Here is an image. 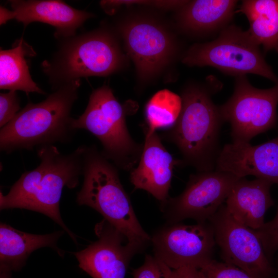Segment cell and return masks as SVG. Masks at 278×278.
Here are the masks:
<instances>
[{
	"label": "cell",
	"mask_w": 278,
	"mask_h": 278,
	"mask_svg": "<svg viewBox=\"0 0 278 278\" xmlns=\"http://www.w3.org/2000/svg\"><path fill=\"white\" fill-rule=\"evenodd\" d=\"M120 32L141 80L153 78L171 61L175 50L174 41L169 32L158 23L137 19L124 24Z\"/></svg>",
	"instance_id": "obj_12"
},
{
	"label": "cell",
	"mask_w": 278,
	"mask_h": 278,
	"mask_svg": "<svg viewBox=\"0 0 278 278\" xmlns=\"http://www.w3.org/2000/svg\"><path fill=\"white\" fill-rule=\"evenodd\" d=\"M124 57L114 36L99 29L62 39L58 50L42 63L54 90L81 78L118 72Z\"/></svg>",
	"instance_id": "obj_5"
},
{
	"label": "cell",
	"mask_w": 278,
	"mask_h": 278,
	"mask_svg": "<svg viewBox=\"0 0 278 278\" xmlns=\"http://www.w3.org/2000/svg\"><path fill=\"white\" fill-rule=\"evenodd\" d=\"M170 268L154 256L146 255L143 264L133 269V278H169Z\"/></svg>",
	"instance_id": "obj_25"
},
{
	"label": "cell",
	"mask_w": 278,
	"mask_h": 278,
	"mask_svg": "<svg viewBox=\"0 0 278 278\" xmlns=\"http://www.w3.org/2000/svg\"><path fill=\"white\" fill-rule=\"evenodd\" d=\"M11 273L9 269L0 267V278H12Z\"/></svg>",
	"instance_id": "obj_29"
},
{
	"label": "cell",
	"mask_w": 278,
	"mask_h": 278,
	"mask_svg": "<svg viewBox=\"0 0 278 278\" xmlns=\"http://www.w3.org/2000/svg\"><path fill=\"white\" fill-rule=\"evenodd\" d=\"M85 145L64 154L54 145L37 149L40 164L24 172L6 195L0 192L1 210L21 208L43 214L51 219L77 243L74 234L64 224L60 212L63 188H75L82 175Z\"/></svg>",
	"instance_id": "obj_1"
},
{
	"label": "cell",
	"mask_w": 278,
	"mask_h": 278,
	"mask_svg": "<svg viewBox=\"0 0 278 278\" xmlns=\"http://www.w3.org/2000/svg\"><path fill=\"white\" fill-rule=\"evenodd\" d=\"M64 231L38 235L18 230L10 225L0 224V267L11 271H20L35 250L43 247H50L59 255L63 252L57 245Z\"/></svg>",
	"instance_id": "obj_18"
},
{
	"label": "cell",
	"mask_w": 278,
	"mask_h": 278,
	"mask_svg": "<svg viewBox=\"0 0 278 278\" xmlns=\"http://www.w3.org/2000/svg\"><path fill=\"white\" fill-rule=\"evenodd\" d=\"M36 55L23 38L15 40L12 48L0 51V89L46 94L32 80L27 58Z\"/></svg>",
	"instance_id": "obj_19"
},
{
	"label": "cell",
	"mask_w": 278,
	"mask_h": 278,
	"mask_svg": "<svg viewBox=\"0 0 278 278\" xmlns=\"http://www.w3.org/2000/svg\"><path fill=\"white\" fill-rule=\"evenodd\" d=\"M187 2V1H101L100 5L107 13L112 15L123 5L140 4L158 8L173 9L181 8Z\"/></svg>",
	"instance_id": "obj_24"
},
{
	"label": "cell",
	"mask_w": 278,
	"mask_h": 278,
	"mask_svg": "<svg viewBox=\"0 0 278 278\" xmlns=\"http://www.w3.org/2000/svg\"><path fill=\"white\" fill-rule=\"evenodd\" d=\"M169 278H203L198 268L185 266L176 269H170Z\"/></svg>",
	"instance_id": "obj_28"
},
{
	"label": "cell",
	"mask_w": 278,
	"mask_h": 278,
	"mask_svg": "<svg viewBox=\"0 0 278 278\" xmlns=\"http://www.w3.org/2000/svg\"><path fill=\"white\" fill-rule=\"evenodd\" d=\"M236 4L232 0L188 1L181 8L180 23L185 29L194 32L215 30L230 21Z\"/></svg>",
	"instance_id": "obj_20"
},
{
	"label": "cell",
	"mask_w": 278,
	"mask_h": 278,
	"mask_svg": "<svg viewBox=\"0 0 278 278\" xmlns=\"http://www.w3.org/2000/svg\"><path fill=\"white\" fill-rule=\"evenodd\" d=\"M236 12L248 19V32L265 51L278 52V0L243 1Z\"/></svg>",
	"instance_id": "obj_21"
},
{
	"label": "cell",
	"mask_w": 278,
	"mask_h": 278,
	"mask_svg": "<svg viewBox=\"0 0 278 278\" xmlns=\"http://www.w3.org/2000/svg\"><path fill=\"white\" fill-rule=\"evenodd\" d=\"M211 92L192 85L182 93V109L175 124L160 136L173 144L182 154V164L197 171L214 170L220 151L219 135L223 120Z\"/></svg>",
	"instance_id": "obj_4"
},
{
	"label": "cell",
	"mask_w": 278,
	"mask_h": 278,
	"mask_svg": "<svg viewBox=\"0 0 278 278\" xmlns=\"http://www.w3.org/2000/svg\"><path fill=\"white\" fill-rule=\"evenodd\" d=\"M94 230L98 240L74 253L79 268L92 278H125L131 258L140 252L105 219Z\"/></svg>",
	"instance_id": "obj_13"
},
{
	"label": "cell",
	"mask_w": 278,
	"mask_h": 278,
	"mask_svg": "<svg viewBox=\"0 0 278 278\" xmlns=\"http://www.w3.org/2000/svg\"><path fill=\"white\" fill-rule=\"evenodd\" d=\"M224 262L254 278H269L272 270L256 231L234 218L223 204L208 221Z\"/></svg>",
	"instance_id": "obj_10"
},
{
	"label": "cell",
	"mask_w": 278,
	"mask_h": 278,
	"mask_svg": "<svg viewBox=\"0 0 278 278\" xmlns=\"http://www.w3.org/2000/svg\"><path fill=\"white\" fill-rule=\"evenodd\" d=\"M145 134L142 153L138 165L130 171V180L135 189H143L161 203L168 198L173 169L182 164L167 150L156 132Z\"/></svg>",
	"instance_id": "obj_16"
},
{
	"label": "cell",
	"mask_w": 278,
	"mask_h": 278,
	"mask_svg": "<svg viewBox=\"0 0 278 278\" xmlns=\"http://www.w3.org/2000/svg\"><path fill=\"white\" fill-rule=\"evenodd\" d=\"M273 184L262 179L240 178L232 188L225 206L238 222L254 230L265 223L266 211L274 204L270 189Z\"/></svg>",
	"instance_id": "obj_17"
},
{
	"label": "cell",
	"mask_w": 278,
	"mask_h": 278,
	"mask_svg": "<svg viewBox=\"0 0 278 278\" xmlns=\"http://www.w3.org/2000/svg\"><path fill=\"white\" fill-rule=\"evenodd\" d=\"M154 256L172 269L199 268L211 259L216 244L210 223H176L159 228L151 236Z\"/></svg>",
	"instance_id": "obj_11"
},
{
	"label": "cell",
	"mask_w": 278,
	"mask_h": 278,
	"mask_svg": "<svg viewBox=\"0 0 278 278\" xmlns=\"http://www.w3.org/2000/svg\"><path fill=\"white\" fill-rule=\"evenodd\" d=\"M9 3L12 10L0 7L1 25L12 19L23 23L24 27L34 22L46 23L55 28L54 36L60 39L76 35L77 30L94 16L59 0H12Z\"/></svg>",
	"instance_id": "obj_14"
},
{
	"label": "cell",
	"mask_w": 278,
	"mask_h": 278,
	"mask_svg": "<svg viewBox=\"0 0 278 278\" xmlns=\"http://www.w3.org/2000/svg\"><path fill=\"white\" fill-rule=\"evenodd\" d=\"M118 169L95 145H85L83 182L77 194L76 202L99 213L140 253L151 242V237L137 220L130 199L120 182Z\"/></svg>",
	"instance_id": "obj_3"
},
{
	"label": "cell",
	"mask_w": 278,
	"mask_h": 278,
	"mask_svg": "<svg viewBox=\"0 0 278 278\" xmlns=\"http://www.w3.org/2000/svg\"><path fill=\"white\" fill-rule=\"evenodd\" d=\"M278 82L270 89L253 87L245 75L237 76L230 99L219 107L223 121L231 127L233 141L250 142L277 121Z\"/></svg>",
	"instance_id": "obj_8"
},
{
	"label": "cell",
	"mask_w": 278,
	"mask_h": 278,
	"mask_svg": "<svg viewBox=\"0 0 278 278\" xmlns=\"http://www.w3.org/2000/svg\"><path fill=\"white\" fill-rule=\"evenodd\" d=\"M182 106L181 97L167 89L156 92L146 105V125L144 134H150L158 129L171 128L177 120Z\"/></svg>",
	"instance_id": "obj_22"
},
{
	"label": "cell",
	"mask_w": 278,
	"mask_h": 278,
	"mask_svg": "<svg viewBox=\"0 0 278 278\" xmlns=\"http://www.w3.org/2000/svg\"><path fill=\"white\" fill-rule=\"evenodd\" d=\"M80 85V80L71 82L39 103L28 102L1 129V151L9 154L71 142L77 130L71 112Z\"/></svg>",
	"instance_id": "obj_2"
},
{
	"label": "cell",
	"mask_w": 278,
	"mask_h": 278,
	"mask_svg": "<svg viewBox=\"0 0 278 278\" xmlns=\"http://www.w3.org/2000/svg\"><path fill=\"white\" fill-rule=\"evenodd\" d=\"M189 66H211L236 76L254 74L276 83L278 78L266 63L259 45L248 31L232 25L212 41L196 44L182 58Z\"/></svg>",
	"instance_id": "obj_7"
},
{
	"label": "cell",
	"mask_w": 278,
	"mask_h": 278,
	"mask_svg": "<svg viewBox=\"0 0 278 278\" xmlns=\"http://www.w3.org/2000/svg\"><path fill=\"white\" fill-rule=\"evenodd\" d=\"M126 111L112 89L103 85L92 92L84 112L74 119V127L85 129L100 141L102 154L118 168L131 171L138 163L143 143L130 134Z\"/></svg>",
	"instance_id": "obj_6"
},
{
	"label": "cell",
	"mask_w": 278,
	"mask_h": 278,
	"mask_svg": "<svg viewBox=\"0 0 278 278\" xmlns=\"http://www.w3.org/2000/svg\"><path fill=\"white\" fill-rule=\"evenodd\" d=\"M267 257L278 250V209L274 218L256 230Z\"/></svg>",
	"instance_id": "obj_26"
},
{
	"label": "cell",
	"mask_w": 278,
	"mask_h": 278,
	"mask_svg": "<svg viewBox=\"0 0 278 278\" xmlns=\"http://www.w3.org/2000/svg\"><path fill=\"white\" fill-rule=\"evenodd\" d=\"M240 178L224 171H198L189 176L182 193L161 203L168 224L193 219L207 222L225 202L232 188Z\"/></svg>",
	"instance_id": "obj_9"
},
{
	"label": "cell",
	"mask_w": 278,
	"mask_h": 278,
	"mask_svg": "<svg viewBox=\"0 0 278 278\" xmlns=\"http://www.w3.org/2000/svg\"><path fill=\"white\" fill-rule=\"evenodd\" d=\"M20 100L16 91L0 94V127L9 123L20 111Z\"/></svg>",
	"instance_id": "obj_27"
},
{
	"label": "cell",
	"mask_w": 278,
	"mask_h": 278,
	"mask_svg": "<svg viewBox=\"0 0 278 278\" xmlns=\"http://www.w3.org/2000/svg\"><path fill=\"white\" fill-rule=\"evenodd\" d=\"M198 269L203 278H254L233 265L213 259Z\"/></svg>",
	"instance_id": "obj_23"
},
{
	"label": "cell",
	"mask_w": 278,
	"mask_h": 278,
	"mask_svg": "<svg viewBox=\"0 0 278 278\" xmlns=\"http://www.w3.org/2000/svg\"><path fill=\"white\" fill-rule=\"evenodd\" d=\"M215 170L239 178L253 176L278 184V136L255 146L235 141L224 145L217 158Z\"/></svg>",
	"instance_id": "obj_15"
}]
</instances>
